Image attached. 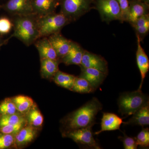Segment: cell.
Returning <instances> with one entry per match:
<instances>
[{"mask_svg": "<svg viewBox=\"0 0 149 149\" xmlns=\"http://www.w3.org/2000/svg\"><path fill=\"white\" fill-rule=\"evenodd\" d=\"M102 109L98 99L93 97L79 109L72 112L63 120L65 132L93 127L95 124L96 116Z\"/></svg>", "mask_w": 149, "mask_h": 149, "instance_id": "6da1fadb", "label": "cell"}, {"mask_svg": "<svg viewBox=\"0 0 149 149\" xmlns=\"http://www.w3.org/2000/svg\"><path fill=\"white\" fill-rule=\"evenodd\" d=\"M33 14L38 16H44L56 12L59 3L53 0H31Z\"/></svg>", "mask_w": 149, "mask_h": 149, "instance_id": "4fadbf2b", "label": "cell"}, {"mask_svg": "<svg viewBox=\"0 0 149 149\" xmlns=\"http://www.w3.org/2000/svg\"><path fill=\"white\" fill-rule=\"evenodd\" d=\"M24 123H19L16 125H4L0 127V133L15 135L23 128Z\"/></svg>", "mask_w": 149, "mask_h": 149, "instance_id": "f546056e", "label": "cell"}, {"mask_svg": "<svg viewBox=\"0 0 149 149\" xmlns=\"http://www.w3.org/2000/svg\"><path fill=\"white\" fill-rule=\"evenodd\" d=\"M124 125H138L144 127L149 125V103L134 113L128 121L123 122Z\"/></svg>", "mask_w": 149, "mask_h": 149, "instance_id": "ac0fdd59", "label": "cell"}, {"mask_svg": "<svg viewBox=\"0 0 149 149\" xmlns=\"http://www.w3.org/2000/svg\"><path fill=\"white\" fill-rule=\"evenodd\" d=\"M85 50L77 43L72 41L68 52L60 59L61 62L67 65H80Z\"/></svg>", "mask_w": 149, "mask_h": 149, "instance_id": "9a60e30c", "label": "cell"}, {"mask_svg": "<svg viewBox=\"0 0 149 149\" xmlns=\"http://www.w3.org/2000/svg\"><path fill=\"white\" fill-rule=\"evenodd\" d=\"M13 27V23L10 19L6 17L0 18V33L8 34Z\"/></svg>", "mask_w": 149, "mask_h": 149, "instance_id": "4dcf8cb0", "label": "cell"}, {"mask_svg": "<svg viewBox=\"0 0 149 149\" xmlns=\"http://www.w3.org/2000/svg\"><path fill=\"white\" fill-rule=\"evenodd\" d=\"M27 121L29 125L34 127H39L42 124L44 118L40 111L34 106L28 111Z\"/></svg>", "mask_w": 149, "mask_h": 149, "instance_id": "cb8c5ba5", "label": "cell"}, {"mask_svg": "<svg viewBox=\"0 0 149 149\" xmlns=\"http://www.w3.org/2000/svg\"><path fill=\"white\" fill-rule=\"evenodd\" d=\"M148 2L141 0L129 2V9L126 22L132 24L145 15L148 14Z\"/></svg>", "mask_w": 149, "mask_h": 149, "instance_id": "8fae6325", "label": "cell"}, {"mask_svg": "<svg viewBox=\"0 0 149 149\" xmlns=\"http://www.w3.org/2000/svg\"><path fill=\"white\" fill-rule=\"evenodd\" d=\"M136 139L138 146L142 148H147L149 146V129L148 128H143L137 135Z\"/></svg>", "mask_w": 149, "mask_h": 149, "instance_id": "4316f807", "label": "cell"}, {"mask_svg": "<svg viewBox=\"0 0 149 149\" xmlns=\"http://www.w3.org/2000/svg\"><path fill=\"white\" fill-rule=\"evenodd\" d=\"M122 15V22L126 21L129 9V2L128 0H117Z\"/></svg>", "mask_w": 149, "mask_h": 149, "instance_id": "1f68e13d", "label": "cell"}, {"mask_svg": "<svg viewBox=\"0 0 149 149\" xmlns=\"http://www.w3.org/2000/svg\"><path fill=\"white\" fill-rule=\"evenodd\" d=\"M34 44L39 52L40 59L48 58L60 61L47 37L39 38Z\"/></svg>", "mask_w": 149, "mask_h": 149, "instance_id": "e0dca14e", "label": "cell"}, {"mask_svg": "<svg viewBox=\"0 0 149 149\" xmlns=\"http://www.w3.org/2000/svg\"><path fill=\"white\" fill-rule=\"evenodd\" d=\"M149 103L148 96L139 88L137 91L125 92L120 95L118 100V112L122 116L127 117Z\"/></svg>", "mask_w": 149, "mask_h": 149, "instance_id": "3957f363", "label": "cell"}, {"mask_svg": "<svg viewBox=\"0 0 149 149\" xmlns=\"http://www.w3.org/2000/svg\"><path fill=\"white\" fill-rule=\"evenodd\" d=\"M79 66L94 68L107 74L108 65L105 59L98 55L85 50Z\"/></svg>", "mask_w": 149, "mask_h": 149, "instance_id": "ba28073f", "label": "cell"}, {"mask_svg": "<svg viewBox=\"0 0 149 149\" xmlns=\"http://www.w3.org/2000/svg\"><path fill=\"white\" fill-rule=\"evenodd\" d=\"M93 0H61L60 13L70 22L76 21L92 8Z\"/></svg>", "mask_w": 149, "mask_h": 149, "instance_id": "5b68a950", "label": "cell"}, {"mask_svg": "<svg viewBox=\"0 0 149 149\" xmlns=\"http://www.w3.org/2000/svg\"><path fill=\"white\" fill-rule=\"evenodd\" d=\"M17 112L12 99H6L0 104V116L15 114Z\"/></svg>", "mask_w": 149, "mask_h": 149, "instance_id": "484cf974", "label": "cell"}, {"mask_svg": "<svg viewBox=\"0 0 149 149\" xmlns=\"http://www.w3.org/2000/svg\"><path fill=\"white\" fill-rule=\"evenodd\" d=\"M15 135L0 133V149L8 148L15 144Z\"/></svg>", "mask_w": 149, "mask_h": 149, "instance_id": "83f0119b", "label": "cell"}, {"mask_svg": "<svg viewBox=\"0 0 149 149\" xmlns=\"http://www.w3.org/2000/svg\"><path fill=\"white\" fill-rule=\"evenodd\" d=\"M118 139L123 143V146L125 149H136L138 148L136 139L133 137H129L123 133V136H119Z\"/></svg>", "mask_w": 149, "mask_h": 149, "instance_id": "f1b7e54d", "label": "cell"}, {"mask_svg": "<svg viewBox=\"0 0 149 149\" xmlns=\"http://www.w3.org/2000/svg\"><path fill=\"white\" fill-rule=\"evenodd\" d=\"M93 3L103 21L109 23L118 20L122 22L121 9L117 0H95Z\"/></svg>", "mask_w": 149, "mask_h": 149, "instance_id": "8992f818", "label": "cell"}, {"mask_svg": "<svg viewBox=\"0 0 149 149\" xmlns=\"http://www.w3.org/2000/svg\"><path fill=\"white\" fill-rule=\"evenodd\" d=\"M71 91L82 94L92 93L95 91L87 80L79 76L75 77Z\"/></svg>", "mask_w": 149, "mask_h": 149, "instance_id": "603a6c76", "label": "cell"}, {"mask_svg": "<svg viewBox=\"0 0 149 149\" xmlns=\"http://www.w3.org/2000/svg\"><path fill=\"white\" fill-rule=\"evenodd\" d=\"M14 17V32L11 37L17 38L27 46L34 44L40 38L36 15H17Z\"/></svg>", "mask_w": 149, "mask_h": 149, "instance_id": "7a4b0ae2", "label": "cell"}, {"mask_svg": "<svg viewBox=\"0 0 149 149\" xmlns=\"http://www.w3.org/2000/svg\"><path fill=\"white\" fill-rule=\"evenodd\" d=\"M40 72L42 77L46 79L53 78L59 70V60H54L48 58L40 59Z\"/></svg>", "mask_w": 149, "mask_h": 149, "instance_id": "ffe728a7", "label": "cell"}, {"mask_svg": "<svg viewBox=\"0 0 149 149\" xmlns=\"http://www.w3.org/2000/svg\"><path fill=\"white\" fill-rule=\"evenodd\" d=\"M12 100L17 110L22 113L27 112L34 105L33 100L27 96H16L12 99Z\"/></svg>", "mask_w": 149, "mask_h": 149, "instance_id": "7402d4cb", "label": "cell"}, {"mask_svg": "<svg viewBox=\"0 0 149 149\" xmlns=\"http://www.w3.org/2000/svg\"><path fill=\"white\" fill-rule=\"evenodd\" d=\"M48 38L59 59L68 52L72 41L65 38L61 32L53 34Z\"/></svg>", "mask_w": 149, "mask_h": 149, "instance_id": "30bf717a", "label": "cell"}, {"mask_svg": "<svg viewBox=\"0 0 149 149\" xmlns=\"http://www.w3.org/2000/svg\"><path fill=\"white\" fill-rule=\"evenodd\" d=\"M80 66L81 73L79 77L87 80L95 91L102 84L108 74L98 70Z\"/></svg>", "mask_w": 149, "mask_h": 149, "instance_id": "7c38bea8", "label": "cell"}, {"mask_svg": "<svg viewBox=\"0 0 149 149\" xmlns=\"http://www.w3.org/2000/svg\"><path fill=\"white\" fill-rule=\"evenodd\" d=\"M137 38V50L136 52V61L141 73V81L139 89H141L144 79L146 76L149 69V60L148 56L141 46V41L139 37Z\"/></svg>", "mask_w": 149, "mask_h": 149, "instance_id": "2e32d148", "label": "cell"}, {"mask_svg": "<svg viewBox=\"0 0 149 149\" xmlns=\"http://www.w3.org/2000/svg\"><path fill=\"white\" fill-rule=\"evenodd\" d=\"M75 76L58 70L54 75L53 79L57 85L71 91Z\"/></svg>", "mask_w": 149, "mask_h": 149, "instance_id": "44dd1931", "label": "cell"}, {"mask_svg": "<svg viewBox=\"0 0 149 149\" xmlns=\"http://www.w3.org/2000/svg\"><path fill=\"white\" fill-rule=\"evenodd\" d=\"M37 22L40 38L61 32L63 27L70 23L62 14L56 12L44 16L37 15Z\"/></svg>", "mask_w": 149, "mask_h": 149, "instance_id": "277c9868", "label": "cell"}, {"mask_svg": "<svg viewBox=\"0 0 149 149\" xmlns=\"http://www.w3.org/2000/svg\"><path fill=\"white\" fill-rule=\"evenodd\" d=\"M92 127L81 128L64 133L65 137L72 139L74 142L91 148L101 149L95 140L92 130Z\"/></svg>", "mask_w": 149, "mask_h": 149, "instance_id": "52a82bcc", "label": "cell"}, {"mask_svg": "<svg viewBox=\"0 0 149 149\" xmlns=\"http://www.w3.org/2000/svg\"><path fill=\"white\" fill-rule=\"evenodd\" d=\"M26 121L25 118L17 113L13 114L3 116H0V127L6 125L25 123Z\"/></svg>", "mask_w": 149, "mask_h": 149, "instance_id": "d4e9b609", "label": "cell"}, {"mask_svg": "<svg viewBox=\"0 0 149 149\" xmlns=\"http://www.w3.org/2000/svg\"><path fill=\"white\" fill-rule=\"evenodd\" d=\"M123 123V118L111 113H103L101 123L100 130L94 134L98 135L104 131L120 130V125Z\"/></svg>", "mask_w": 149, "mask_h": 149, "instance_id": "5bb4252c", "label": "cell"}, {"mask_svg": "<svg viewBox=\"0 0 149 149\" xmlns=\"http://www.w3.org/2000/svg\"><path fill=\"white\" fill-rule=\"evenodd\" d=\"M135 1V0H128V2L131 1ZM141 1H143L148 2V0H141Z\"/></svg>", "mask_w": 149, "mask_h": 149, "instance_id": "836d02e7", "label": "cell"}, {"mask_svg": "<svg viewBox=\"0 0 149 149\" xmlns=\"http://www.w3.org/2000/svg\"><path fill=\"white\" fill-rule=\"evenodd\" d=\"M53 1H55L56 2L59 3L60 1L61 0H53Z\"/></svg>", "mask_w": 149, "mask_h": 149, "instance_id": "e575fe53", "label": "cell"}, {"mask_svg": "<svg viewBox=\"0 0 149 149\" xmlns=\"http://www.w3.org/2000/svg\"><path fill=\"white\" fill-rule=\"evenodd\" d=\"M3 8L13 16L33 14L31 0H8Z\"/></svg>", "mask_w": 149, "mask_h": 149, "instance_id": "9c48e42d", "label": "cell"}, {"mask_svg": "<svg viewBox=\"0 0 149 149\" xmlns=\"http://www.w3.org/2000/svg\"><path fill=\"white\" fill-rule=\"evenodd\" d=\"M149 24V15L148 14L145 15L138 19L135 22L130 24L134 28L143 27L146 24Z\"/></svg>", "mask_w": 149, "mask_h": 149, "instance_id": "d6a6232c", "label": "cell"}, {"mask_svg": "<svg viewBox=\"0 0 149 149\" xmlns=\"http://www.w3.org/2000/svg\"><path fill=\"white\" fill-rule=\"evenodd\" d=\"M3 44H1V43H0V47H1V46Z\"/></svg>", "mask_w": 149, "mask_h": 149, "instance_id": "d590c367", "label": "cell"}, {"mask_svg": "<svg viewBox=\"0 0 149 149\" xmlns=\"http://www.w3.org/2000/svg\"><path fill=\"white\" fill-rule=\"evenodd\" d=\"M36 133L37 130L34 126L29 125L23 127L15 135V144L17 147L23 146L34 140Z\"/></svg>", "mask_w": 149, "mask_h": 149, "instance_id": "d6986e66", "label": "cell"}]
</instances>
